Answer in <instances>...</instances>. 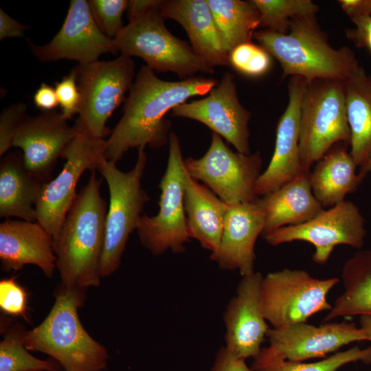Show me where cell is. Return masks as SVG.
<instances>
[{"label":"cell","mask_w":371,"mask_h":371,"mask_svg":"<svg viewBox=\"0 0 371 371\" xmlns=\"http://www.w3.org/2000/svg\"><path fill=\"white\" fill-rule=\"evenodd\" d=\"M218 83L215 78L201 76L164 80L142 66L124 100L122 116L106 140V159L116 162L133 148L164 146L171 126L165 115L192 97L207 95Z\"/></svg>","instance_id":"6da1fadb"},{"label":"cell","mask_w":371,"mask_h":371,"mask_svg":"<svg viewBox=\"0 0 371 371\" xmlns=\"http://www.w3.org/2000/svg\"><path fill=\"white\" fill-rule=\"evenodd\" d=\"M100 184L95 171H92L53 240L60 284L67 288L87 290L100 284L108 210L100 195Z\"/></svg>","instance_id":"7a4b0ae2"},{"label":"cell","mask_w":371,"mask_h":371,"mask_svg":"<svg viewBox=\"0 0 371 371\" xmlns=\"http://www.w3.org/2000/svg\"><path fill=\"white\" fill-rule=\"evenodd\" d=\"M253 38L280 63L282 78L346 80L360 66L350 48L330 45L316 15L293 19L286 34L264 30L254 32Z\"/></svg>","instance_id":"3957f363"},{"label":"cell","mask_w":371,"mask_h":371,"mask_svg":"<svg viewBox=\"0 0 371 371\" xmlns=\"http://www.w3.org/2000/svg\"><path fill=\"white\" fill-rule=\"evenodd\" d=\"M87 290L67 288L60 284L54 303L43 322L27 330L25 346L28 350L48 355L65 371H103L109 355L83 327L78 309L86 300Z\"/></svg>","instance_id":"277c9868"},{"label":"cell","mask_w":371,"mask_h":371,"mask_svg":"<svg viewBox=\"0 0 371 371\" xmlns=\"http://www.w3.org/2000/svg\"><path fill=\"white\" fill-rule=\"evenodd\" d=\"M130 20L113 38L120 54L142 58L146 65L158 72L171 71L180 80L202 73L213 74L191 45L172 34L161 14L160 4Z\"/></svg>","instance_id":"5b68a950"},{"label":"cell","mask_w":371,"mask_h":371,"mask_svg":"<svg viewBox=\"0 0 371 371\" xmlns=\"http://www.w3.org/2000/svg\"><path fill=\"white\" fill-rule=\"evenodd\" d=\"M144 150V147L138 148L135 165L128 172L121 171L116 162L106 159L98 169L107 183L110 198L100 266L101 278L111 276L120 267L127 240L137 230L144 206L150 200L142 187L147 161Z\"/></svg>","instance_id":"8992f818"},{"label":"cell","mask_w":371,"mask_h":371,"mask_svg":"<svg viewBox=\"0 0 371 371\" xmlns=\"http://www.w3.org/2000/svg\"><path fill=\"white\" fill-rule=\"evenodd\" d=\"M344 81L316 79L307 82L300 106V153L309 172L334 145L350 146Z\"/></svg>","instance_id":"52a82bcc"},{"label":"cell","mask_w":371,"mask_h":371,"mask_svg":"<svg viewBox=\"0 0 371 371\" xmlns=\"http://www.w3.org/2000/svg\"><path fill=\"white\" fill-rule=\"evenodd\" d=\"M168 144L167 166L159 185V212L142 216L137 229L141 244L155 256L168 250L183 252L190 238L183 204L184 159L175 133L170 134Z\"/></svg>","instance_id":"ba28073f"},{"label":"cell","mask_w":371,"mask_h":371,"mask_svg":"<svg viewBox=\"0 0 371 371\" xmlns=\"http://www.w3.org/2000/svg\"><path fill=\"white\" fill-rule=\"evenodd\" d=\"M135 67L133 59L122 54L113 60H98L74 67L80 95L76 120L93 137L104 139L111 135L106 123L125 100L133 83Z\"/></svg>","instance_id":"9c48e42d"},{"label":"cell","mask_w":371,"mask_h":371,"mask_svg":"<svg viewBox=\"0 0 371 371\" xmlns=\"http://www.w3.org/2000/svg\"><path fill=\"white\" fill-rule=\"evenodd\" d=\"M337 277L316 278L302 269L284 268L263 276L260 302L264 317L273 328L305 322L315 313L330 311V291Z\"/></svg>","instance_id":"30bf717a"},{"label":"cell","mask_w":371,"mask_h":371,"mask_svg":"<svg viewBox=\"0 0 371 371\" xmlns=\"http://www.w3.org/2000/svg\"><path fill=\"white\" fill-rule=\"evenodd\" d=\"M184 166L192 178L201 181L227 205L255 203L259 198L256 188L262 159L258 150L249 155L233 151L212 132L205 154L198 159L188 157Z\"/></svg>","instance_id":"8fae6325"},{"label":"cell","mask_w":371,"mask_h":371,"mask_svg":"<svg viewBox=\"0 0 371 371\" xmlns=\"http://www.w3.org/2000/svg\"><path fill=\"white\" fill-rule=\"evenodd\" d=\"M77 134L64 150L66 159L57 177L44 186L36 205V221L52 237L58 236L77 194L76 186L82 173L98 170L106 160V140L93 137L76 120Z\"/></svg>","instance_id":"7c38bea8"},{"label":"cell","mask_w":371,"mask_h":371,"mask_svg":"<svg viewBox=\"0 0 371 371\" xmlns=\"http://www.w3.org/2000/svg\"><path fill=\"white\" fill-rule=\"evenodd\" d=\"M268 347L254 358L251 369L259 371L280 361H303L326 357L349 344L367 341L364 331L354 322H324L319 326L297 322L269 328Z\"/></svg>","instance_id":"4fadbf2b"},{"label":"cell","mask_w":371,"mask_h":371,"mask_svg":"<svg viewBox=\"0 0 371 371\" xmlns=\"http://www.w3.org/2000/svg\"><path fill=\"white\" fill-rule=\"evenodd\" d=\"M365 219L359 207L350 201L324 209L311 220L297 225L285 226L263 236L272 246L293 241H305L315 247L313 261L324 265L335 247L348 245L361 249L366 230Z\"/></svg>","instance_id":"5bb4252c"},{"label":"cell","mask_w":371,"mask_h":371,"mask_svg":"<svg viewBox=\"0 0 371 371\" xmlns=\"http://www.w3.org/2000/svg\"><path fill=\"white\" fill-rule=\"evenodd\" d=\"M172 115L199 122L233 145L251 154L249 122L251 113L240 102L234 76L225 73L207 96L186 102L171 110Z\"/></svg>","instance_id":"9a60e30c"},{"label":"cell","mask_w":371,"mask_h":371,"mask_svg":"<svg viewBox=\"0 0 371 371\" xmlns=\"http://www.w3.org/2000/svg\"><path fill=\"white\" fill-rule=\"evenodd\" d=\"M28 43L33 55L42 62L68 59L86 65L99 60L102 54L117 52L113 39L104 35L96 25L86 0L70 1L61 28L47 44Z\"/></svg>","instance_id":"2e32d148"},{"label":"cell","mask_w":371,"mask_h":371,"mask_svg":"<svg viewBox=\"0 0 371 371\" xmlns=\"http://www.w3.org/2000/svg\"><path fill=\"white\" fill-rule=\"evenodd\" d=\"M67 121L60 112L44 111L26 116L14 135L12 146L22 150L27 170L45 183L52 180L57 160L77 134L76 126Z\"/></svg>","instance_id":"e0dca14e"},{"label":"cell","mask_w":371,"mask_h":371,"mask_svg":"<svg viewBox=\"0 0 371 371\" xmlns=\"http://www.w3.org/2000/svg\"><path fill=\"white\" fill-rule=\"evenodd\" d=\"M262 278L256 271L242 276L223 315L225 347L235 357L245 360L254 359L260 353L269 329L261 308Z\"/></svg>","instance_id":"ac0fdd59"},{"label":"cell","mask_w":371,"mask_h":371,"mask_svg":"<svg viewBox=\"0 0 371 371\" xmlns=\"http://www.w3.org/2000/svg\"><path fill=\"white\" fill-rule=\"evenodd\" d=\"M307 81L291 77L288 83L289 101L276 127L273 155L256 183L259 197L271 193L291 181L304 170L300 153V106Z\"/></svg>","instance_id":"d6986e66"},{"label":"cell","mask_w":371,"mask_h":371,"mask_svg":"<svg viewBox=\"0 0 371 371\" xmlns=\"http://www.w3.org/2000/svg\"><path fill=\"white\" fill-rule=\"evenodd\" d=\"M265 228V216L255 203L228 205L221 241L210 258L224 270H238L241 276L254 272V247Z\"/></svg>","instance_id":"ffe728a7"},{"label":"cell","mask_w":371,"mask_h":371,"mask_svg":"<svg viewBox=\"0 0 371 371\" xmlns=\"http://www.w3.org/2000/svg\"><path fill=\"white\" fill-rule=\"evenodd\" d=\"M52 237L37 221L7 218L0 224L3 271H19L25 265H34L47 278H52L56 269Z\"/></svg>","instance_id":"44dd1931"},{"label":"cell","mask_w":371,"mask_h":371,"mask_svg":"<svg viewBox=\"0 0 371 371\" xmlns=\"http://www.w3.org/2000/svg\"><path fill=\"white\" fill-rule=\"evenodd\" d=\"M162 16L179 23L186 32L195 53L213 68L229 65L207 0L161 1Z\"/></svg>","instance_id":"7402d4cb"},{"label":"cell","mask_w":371,"mask_h":371,"mask_svg":"<svg viewBox=\"0 0 371 371\" xmlns=\"http://www.w3.org/2000/svg\"><path fill=\"white\" fill-rule=\"evenodd\" d=\"M309 172L256 201L265 216L262 236L282 227L304 223L324 210L312 192Z\"/></svg>","instance_id":"603a6c76"},{"label":"cell","mask_w":371,"mask_h":371,"mask_svg":"<svg viewBox=\"0 0 371 371\" xmlns=\"http://www.w3.org/2000/svg\"><path fill=\"white\" fill-rule=\"evenodd\" d=\"M45 183L32 175L23 153L10 152L0 162V217L36 222V205Z\"/></svg>","instance_id":"cb8c5ba5"},{"label":"cell","mask_w":371,"mask_h":371,"mask_svg":"<svg viewBox=\"0 0 371 371\" xmlns=\"http://www.w3.org/2000/svg\"><path fill=\"white\" fill-rule=\"evenodd\" d=\"M183 186L189 236L212 253L221 241L228 205L192 178L186 168Z\"/></svg>","instance_id":"d4e9b609"},{"label":"cell","mask_w":371,"mask_h":371,"mask_svg":"<svg viewBox=\"0 0 371 371\" xmlns=\"http://www.w3.org/2000/svg\"><path fill=\"white\" fill-rule=\"evenodd\" d=\"M348 146L343 142L334 145L309 172L312 192L324 209L344 201L363 180L357 173V165Z\"/></svg>","instance_id":"484cf974"},{"label":"cell","mask_w":371,"mask_h":371,"mask_svg":"<svg viewBox=\"0 0 371 371\" xmlns=\"http://www.w3.org/2000/svg\"><path fill=\"white\" fill-rule=\"evenodd\" d=\"M350 153L357 166L371 155V74L360 65L344 81Z\"/></svg>","instance_id":"4316f807"},{"label":"cell","mask_w":371,"mask_h":371,"mask_svg":"<svg viewBox=\"0 0 371 371\" xmlns=\"http://www.w3.org/2000/svg\"><path fill=\"white\" fill-rule=\"evenodd\" d=\"M341 279L344 291L323 323L338 317L371 315V249H359L345 262Z\"/></svg>","instance_id":"83f0119b"},{"label":"cell","mask_w":371,"mask_h":371,"mask_svg":"<svg viewBox=\"0 0 371 371\" xmlns=\"http://www.w3.org/2000/svg\"><path fill=\"white\" fill-rule=\"evenodd\" d=\"M207 1L222 45L229 55L236 46L251 41L260 27V13L253 1Z\"/></svg>","instance_id":"f1b7e54d"},{"label":"cell","mask_w":371,"mask_h":371,"mask_svg":"<svg viewBox=\"0 0 371 371\" xmlns=\"http://www.w3.org/2000/svg\"><path fill=\"white\" fill-rule=\"evenodd\" d=\"M27 330L21 323H14L5 330L0 342V371H59L51 360L36 358L24 343Z\"/></svg>","instance_id":"f546056e"},{"label":"cell","mask_w":371,"mask_h":371,"mask_svg":"<svg viewBox=\"0 0 371 371\" xmlns=\"http://www.w3.org/2000/svg\"><path fill=\"white\" fill-rule=\"evenodd\" d=\"M260 13V27L286 34L291 21L302 16L316 15L319 6L311 0H252Z\"/></svg>","instance_id":"4dcf8cb0"},{"label":"cell","mask_w":371,"mask_h":371,"mask_svg":"<svg viewBox=\"0 0 371 371\" xmlns=\"http://www.w3.org/2000/svg\"><path fill=\"white\" fill-rule=\"evenodd\" d=\"M357 361L371 363V346L366 348L354 346L313 363L280 361L259 371H337L343 366Z\"/></svg>","instance_id":"1f68e13d"},{"label":"cell","mask_w":371,"mask_h":371,"mask_svg":"<svg viewBox=\"0 0 371 371\" xmlns=\"http://www.w3.org/2000/svg\"><path fill=\"white\" fill-rule=\"evenodd\" d=\"M271 55L251 41L236 46L229 55V65L237 71L249 77L267 74L272 64Z\"/></svg>","instance_id":"d6a6232c"},{"label":"cell","mask_w":371,"mask_h":371,"mask_svg":"<svg viewBox=\"0 0 371 371\" xmlns=\"http://www.w3.org/2000/svg\"><path fill=\"white\" fill-rule=\"evenodd\" d=\"M93 18L106 36L113 39L122 30V16L128 8L127 0H89Z\"/></svg>","instance_id":"836d02e7"},{"label":"cell","mask_w":371,"mask_h":371,"mask_svg":"<svg viewBox=\"0 0 371 371\" xmlns=\"http://www.w3.org/2000/svg\"><path fill=\"white\" fill-rule=\"evenodd\" d=\"M0 309L4 314L22 317L28 322L27 294L14 276L0 280Z\"/></svg>","instance_id":"e575fe53"},{"label":"cell","mask_w":371,"mask_h":371,"mask_svg":"<svg viewBox=\"0 0 371 371\" xmlns=\"http://www.w3.org/2000/svg\"><path fill=\"white\" fill-rule=\"evenodd\" d=\"M54 89L62 116L66 120L71 119L75 114L78 113L80 102L74 68L60 81L55 83Z\"/></svg>","instance_id":"d590c367"},{"label":"cell","mask_w":371,"mask_h":371,"mask_svg":"<svg viewBox=\"0 0 371 371\" xmlns=\"http://www.w3.org/2000/svg\"><path fill=\"white\" fill-rule=\"evenodd\" d=\"M26 105L22 102L13 104L4 109L0 116V156L12 146L14 135L23 120Z\"/></svg>","instance_id":"8d00e7d4"},{"label":"cell","mask_w":371,"mask_h":371,"mask_svg":"<svg viewBox=\"0 0 371 371\" xmlns=\"http://www.w3.org/2000/svg\"><path fill=\"white\" fill-rule=\"evenodd\" d=\"M354 27L348 28L346 37L358 48L366 49L371 54V15L350 19Z\"/></svg>","instance_id":"74e56055"},{"label":"cell","mask_w":371,"mask_h":371,"mask_svg":"<svg viewBox=\"0 0 371 371\" xmlns=\"http://www.w3.org/2000/svg\"><path fill=\"white\" fill-rule=\"evenodd\" d=\"M210 371H254L249 368L245 360L238 358L229 352L225 346L218 352Z\"/></svg>","instance_id":"f35d334b"},{"label":"cell","mask_w":371,"mask_h":371,"mask_svg":"<svg viewBox=\"0 0 371 371\" xmlns=\"http://www.w3.org/2000/svg\"><path fill=\"white\" fill-rule=\"evenodd\" d=\"M33 101L43 112L52 111L58 105L55 89L45 82L41 83L34 93Z\"/></svg>","instance_id":"ab89813d"},{"label":"cell","mask_w":371,"mask_h":371,"mask_svg":"<svg viewBox=\"0 0 371 371\" xmlns=\"http://www.w3.org/2000/svg\"><path fill=\"white\" fill-rule=\"evenodd\" d=\"M30 27L10 16L2 8L0 9V40L5 38L22 37Z\"/></svg>","instance_id":"60d3db41"},{"label":"cell","mask_w":371,"mask_h":371,"mask_svg":"<svg viewBox=\"0 0 371 371\" xmlns=\"http://www.w3.org/2000/svg\"><path fill=\"white\" fill-rule=\"evenodd\" d=\"M160 0H132L128 1V20L140 15L150 9L159 5Z\"/></svg>","instance_id":"b9f144b4"},{"label":"cell","mask_w":371,"mask_h":371,"mask_svg":"<svg viewBox=\"0 0 371 371\" xmlns=\"http://www.w3.org/2000/svg\"><path fill=\"white\" fill-rule=\"evenodd\" d=\"M359 327L364 331L367 341L371 342V315H361Z\"/></svg>","instance_id":"7bdbcfd3"},{"label":"cell","mask_w":371,"mask_h":371,"mask_svg":"<svg viewBox=\"0 0 371 371\" xmlns=\"http://www.w3.org/2000/svg\"><path fill=\"white\" fill-rule=\"evenodd\" d=\"M371 172V155L366 162L359 168L358 174L363 179Z\"/></svg>","instance_id":"ee69618b"},{"label":"cell","mask_w":371,"mask_h":371,"mask_svg":"<svg viewBox=\"0 0 371 371\" xmlns=\"http://www.w3.org/2000/svg\"><path fill=\"white\" fill-rule=\"evenodd\" d=\"M364 15H371V0H363Z\"/></svg>","instance_id":"f6af8a7d"}]
</instances>
